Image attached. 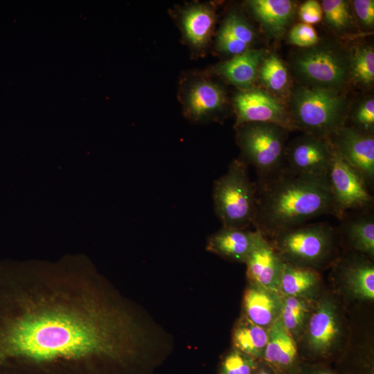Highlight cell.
<instances>
[{
  "label": "cell",
  "instance_id": "6da1fadb",
  "mask_svg": "<svg viewBox=\"0 0 374 374\" xmlns=\"http://www.w3.org/2000/svg\"><path fill=\"white\" fill-rule=\"evenodd\" d=\"M133 310L93 274L0 263V374H94L134 355Z\"/></svg>",
  "mask_w": 374,
  "mask_h": 374
},
{
  "label": "cell",
  "instance_id": "7a4b0ae2",
  "mask_svg": "<svg viewBox=\"0 0 374 374\" xmlns=\"http://www.w3.org/2000/svg\"><path fill=\"white\" fill-rule=\"evenodd\" d=\"M326 214L336 216L328 179L302 177L283 168L261 178L256 186L253 224L265 237L271 238Z\"/></svg>",
  "mask_w": 374,
  "mask_h": 374
},
{
  "label": "cell",
  "instance_id": "3957f363",
  "mask_svg": "<svg viewBox=\"0 0 374 374\" xmlns=\"http://www.w3.org/2000/svg\"><path fill=\"white\" fill-rule=\"evenodd\" d=\"M216 215L223 226L246 229L253 223L256 186L247 172L245 163L233 161L215 182L213 193Z\"/></svg>",
  "mask_w": 374,
  "mask_h": 374
},
{
  "label": "cell",
  "instance_id": "277c9868",
  "mask_svg": "<svg viewBox=\"0 0 374 374\" xmlns=\"http://www.w3.org/2000/svg\"><path fill=\"white\" fill-rule=\"evenodd\" d=\"M293 128H300L317 137L328 139L344 127V101L337 92L301 87L292 96Z\"/></svg>",
  "mask_w": 374,
  "mask_h": 374
},
{
  "label": "cell",
  "instance_id": "5b68a950",
  "mask_svg": "<svg viewBox=\"0 0 374 374\" xmlns=\"http://www.w3.org/2000/svg\"><path fill=\"white\" fill-rule=\"evenodd\" d=\"M271 238L269 242L285 263L316 269L332 255L334 231L326 223L303 224Z\"/></svg>",
  "mask_w": 374,
  "mask_h": 374
},
{
  "label": "cell",
  "instance_id": "8992f818",
  "mask_svg": "<svg viewBox=\"0 0 374 374\" xmlns=\"http://www.w3.org/2000/svg\"><path fill=\"white\" fill-rule=\"evenodd\" d=\"M238 133V141L246 161L260 178L270 176L283 167L287 129L273 123H246Z\"/></svg>",
  "mask_w": 374,
  "mask_h": 374
},
{
  "label": "cell",
  "instance_id": "52a82bcc",
  "mask_svg": "<svg viewBox=\"0 0 374 374\" xmlns=\"http://www.w3.org/2000/svg\"><path fill=\"white\" fill-rule=\"evenodd\" d=\"M344 335L338 306L332 299L325 296L314 305L299 341L310 355L324 357L341 346Z\"/></svg>",
  "mask_w": 374,
  "mask_h": 374
},
{
  "label": "cell",
  "instance_id": "ba28073f",
  "mask_svg": "<svg viewBox=\"0 0 374 374\" xmlns=\"http://www.w3.org/2000/svg\"><path fill=\"white\" fill-rule=\"evenodd\" d=\"M294 65L306 82L335 92L345 83L349 69L342 55L328 48L305 51L295 58Z\"/></svg>",
  "mask_w": 374,
  "mask_h": 374
},
{
  "label": "cell",
  "instance_id": "9c48e42d",
  "mask_svg": "<svg viewBox=\"0 0 374 374\" xmlns=\"http://www.w3.org/2000/svg\"><path fill=\"white\" fill-rule=\"evenodd\" d=\"M328 181L337 217H342L346 211L365 210L371 206L373 197L366 182L333 147Z\"/></svg>",
  "mask_w": 374,
  "mask_h": 374
},
{
  "label": "cell",
  "instance_id": "30bf717a",
  "mask_svg": "<svg viewBox=\"0 0 374 374\" xmlns=\"http://www.w3.org/2000/svg\"><path fill=\"white\" fill-rule=\"evenodd\" d=\"M332 157V147L328 139L308 134L286 150L287 165L283 168L302 177L328 180Z\"/></svg>",
  "mask_w": 374,
  "mask_h": 374
},
{
  "label": "cell",
  "instance_id": "8fae6325",
  "mask_svg": "<svg viewBox=\"0 0 374 374\" xmlns=\"http://www.w3.org/2000/svg\"><path fill=\"white\" fill-rule=\"evenodd\" d=\"M339 155L364 178L374 177V139L353 128L342 127L328 138Z\"/></svg>",
  "mask_w": 374,
  "mask_h": 374
},
{
  "label": "cell",
  "instance_id": "7c38bea8",
  "mask_svg": "<svg viewBox=\"0 0 374 374\" xmlns=\"http://www.w3.org/2000/svg\"><path fill=\"white\" fill-rule=\"evenodd\" d=\"M238 125L273 123L287 130L293 128L283 106L269 93L258 89L239 93L234 99Z\"/></svg>",
  "mask_w": 374,
  "mask_h": 374
},
{
  "label": "cell",
  "instance_id": "4fadbf2b",
  "mask_svg": "<svg viewBox=\"0 0 374 374\" xmlns=\"http://www.w3.org/2000/svg\"><path fill=\"white\" fill-rule=\"evenodd\" d=\"M245 263L249 284L279 292L285 262L271 242L258 231Z\"/></svg>",
  "mask_w": 374,
  "mask_h": 374
},
{
  "label": "cell",
  "instance_id": "5bb4252c",
  "mask_svg": "<svg viewBox=\"0 0 374 374\" xmlns=\"http://www.w3.org/2000/svg\"><path fill=\"white\" fill-rule=\"evenodd\" d=\"M281 303L280 292L249 284L243 297V316L255 324L269 329L279 318Z\"/></svg>",
  "mask_w": 374,
  "mask_h": 374
},
{
  "label": "cell",
  "instance_id": "9a60e30c",
  "mask_svg": "<svg viewBox=\"0 0 374 374\" xmlns=\"http://www.w3.org/2000/svg\"><path fill=\"white\" fill-rule=\"evenodd\" d=\"M269 337L262 359L278 374L294 371L298 359L296 341L279 319L269 328Z\"/></svg>",
  "mask_w": 374,
  "mask_h": 374
},
{
  "label": "cell",
  "instance_id": "2e32d148",
  "mask_svg": "<svg viewBox=\"0 0 374 374\" xmlns=\"http://www.w3.org/2000/svg\"><path fill=\"white\" fill-rule=\"evenodd\" d=\"M256 234L257 231L222 226L209 237L206 249L224 258L245 262Z\"/></svg>",
  "mask_w": 374,
  "mask_h": 374
},
{
  "label": "cell",
  "instance_id": "e0dca14e",
  "mask_svg": "<svg viewBox=\"0 0 374 374\" xmlns=\"http://www.w3.org/2000/svg\"><path fill=\"white\" fill-rule=\"evenodd\" d=\"M341 275L347 291L355 298L374 299V266L362 256H352L341 262Z\"/></svg>",
  "mask_w": 374,
  "mask_h": 374
},
{
  "label": "cell",
  "instance_id": "ac0fdd59",
  "mask_svg": "<svg viewBox=\"0 0 374 374\" xmlns=\"http://www.w3.org/2000/svg\"><path fill=\"white\" fill-rule=\"evenodd\" d=\"M248 3L265 30L274 37L285 33L294 11V4L290 0H252Z\"/></svg>",
  "mask_w": 374,
  "mask_h": 374
},
{
  "label": "cell",
  "instance_id": "d6986e66",
  "mask_svg": "<svg viewBox=\"0 0 374 374\" xmlns=\"http://www.w3.org/2000/svg\"><path fill=\"white\" fill-rule=\"evenodd\" d=\"M268 330L255 324L242 315L233 329V349L255 359H262L268 341Z\"/></svg>",
  "mask_w": 374,
  "mask_h": 374
},
{
  "label": "cell",
  "instance_id": "ffe728a7",
  "mask_svg": "<svg viewBox=\"0 0 374 374\" xmlns=\"http://www.w3.org/2000/svg\"><path fill=\"white\" fill-rule=\"evenodd\" d=\"M262 53L248 49L222 63L217 71L231 83L248 88L256 80Z\"/></svg>",
  "mask_w": 374,
  "mask_h": 374
},
{
  "label": "cell",
  "instance_id": "44dd1931",
  "mask_svg": "<svg viewBox=\"0 0 374 374\" xmlns=\"http://www.w3.org/2000/svg\"><path fill=\"white\" fill-rule=\"evenodd\" d=\"M254 37L253 29L243 19L231 15L218 34L217 46L222 52L236 55L249 49Z\"/></svg>",
  "mask_w": 374,
  "mask_h": 374
},
{
  "label": "cell",
  "instance_id": "7402d4cb",
  "mask_svg": "<svg viewBox=\"0 0 374 374\" xmlns=\"http://www.w3.org/2000/svg\"><path fill=\"white\" fill-rule=\"evenodd\" d=\"M320 283L316 269L285 263L281 274L279 292L282 295L311 299Z\"/></svg>",
  "mask_w": 374,
  "mask_h": 374
},
{
  "label": "cell",
  "instance_id": "603a6c76",
  "mask_svg": "<svg viewBox=\"0 0 374 374\" xmlns=\"http://www.w3.org/2000/svg\"><path fill=\"white\" fill-rule=\"evenodd\" d=\"M281 296L278 319L285 329L297 342L304 332L314 305L310 299L282 294Z\"/></svg>",
  "mask_w": 374,
  "mask_h": 374
},
{
  "label": "cell",
  "instance_id": "cb8c5ba5",
  "mask_svg": "<svg viewBox=\"0 0 374 374\" xmlns=\"http://www.w3.org/2000/svg\"><path fill=\"white\" fill-rule=\"evenodd\" d=\"M224 96L221 89L210 82L195 84L187 96L190 114L199 118L218 110L224 104Z\"/></svg>",
  "mask_w": 374,
  "mask_h": 374
},
{
  "label": "cell",
  "instance_id": "d4e9b609",
  "mask_svg": "<svg viewBox=\"0 0 374 374\" xmlns=\"http://www.w3.org/2000/svg\"><path fill=\"white\" fill-rule=\"evenodd\" d=\"M214 13L204 6L188 9L183 17V26L188 39L196 46L204 45L212 32Z\"/></svg>",
  "mask_w": 374,
  "mask_h": 374
},
{
  "label": "cell",
  "instance_id": "484cf974",
  "mask_svg": "<svg viewBox=\"0 0 374 374\" xmlns=\"http://www.w3.org/2000/svg\"><path fill=\"white\" fill-rule=\"evenodd\" d=\"M346 234L355 251L373 257L374 220L371 215L362 216L348 222Z\"/></svg>",
  "mask_w": 374,
  "mask_h": 374
},
{
  "label": "cell",
  "instance_id": "4316f807",
  "mask_svg": "<svg viewBox=\"0 0 374 374\" xmlns=\"http://www.w3.org/2000/svg\"><path fill=\"white\" fill-rule=\"evenodd\" d=\"M258 74L263 84L271 91L280 92L288 82V73L281 60L276 55H269L258 69Z\"/></svg>",
  "mask_w": 374,
  "mask_h": 374
},
{
  "label": "cell",
  "instance_id": "83f0119b",
  "mask_svg": "<svg viewBox=\"0 0 374 374\" xmlns=\"http://www.w3.org/2000/svg\"><path fill=\"white\" fill-rule=\"evenodd\" d=\"M349 69L353 78L358 83L367 85L374 80V52L371 47L357 48L353 54Z\"/></svg>",
  "mask_w": 374,
  "mask_h": 374
},
{
  "label": "cell",
  "instance_id": "f1b7e54d",
  "mask_svg": "<svg viewBox=\"0 0 374 374\" xmlns=\"http://www.w3.org/2000/svg\"><path fill=\"white\" fill-rule=\"evenodd\" d=\"M321 5L326 22L333 29L342 30L351 24L352 17L347 1L324 0Z\"/></svg>",
  "mask_w": 374,
  "mask_h": 374
},
{
  "label": "cell",
  "instance_id": "f546056e",
  "mask_svg": "<svg viewBox=\"0 0 374 374\" xmlns=\"http://www.w3.org/2000/svg\"><path fill=\"white\" fill-rule=\"evenodd\" d=\"M258 365L256 359L233 349L223 359L220 374H254Z\"/></svg>",
  "mask_w": 374,
  "mask_h": 374
},
{
  "label": "cell",
  "instance_id": "4dcf8cb0",
  "mask_svg": "<svg viewBox=\"0 0 374 374\" xmlns=\"http://www.w3.org/2000/svg\"><path fill=\"white\" fill-rule=\"evenodd\" d=\"M289 41L297 46L308 48L318 43L319 36L312 25L299 23L291 28Z\"/></svg>",
  "mask_w": 374,
  "mask_h": 374
},
{
  "label": "cell",
  "instance_id": "1f68e13d",
  "mask_svg": "<svg viewBox=\"0 0 374 374\" xmlns=\"http://www.w3.org/2000/svg\"><path fill=\"white\" fill-rule=\"evenodd\" d=\"M321 5L315 0L304 2L300 7L299 15L302 23L309 25L319 23L323 17Z\"/></svg>",
  "mask_w": 374,
  "mask_h": 374
},
{
  "label": "cell",
  "instance_id": "d6a6232c",
  "mask_svg": "<svg viewBox=\"0 0 374 374\" xmlns=\"http://www.w3.org/2000/svg\"><path fill=\"white\" fill-rule=\"evenodd\" d=\"M355 121L364 130H371L374 125V100H365L355 114Z\"/></svg>",
  "mask_w": 374,
  "mask_h": 374
},
{
  "label": "cell",
  "instance_id": "836d02e7",
  "mask_svg": "<svg viewBox=\"0 0 374 374\" xmlns=\"http://www.w3.org/2000/svg\"><path fill=\"white\" fill-rule=\"evenodd\" d=\"M356 15L361 22L366 26H371L374 23V1L373 0H355L353 1Z\"/></svg>",
  "mask_w": 374,
  "mask_h": 374
},
{
  "label": "cell",
  "instance_id": "e575fe53",
  "mask_svg": "<svg viewBox=\"0 0 374 374\" xmlns=\"http://www.w3.org/2000/svg\"><path fill=\"white\" fill-rule=\"evenodd\" d=\"M254 374H278L271 367L265 363L263 366L258 367Z\"/></svg>",
  "mask_w": 374,
  "mask_h": 374
},
{
  "label": "cell",
  "instance_id": "d590c367",
  "mask_svg": "<svg viewBox=\"0 0 374 374\" xmlns=\"http://www.w3.org/2000/svg\"><path fill=\"white\" fill-rule=\"evenodd\" d=\"M306 374H335L331 371L327 369H314Z\"/></svg>",
  "mask_w": 374,
  "mask_h": 374
}]
</instances>
